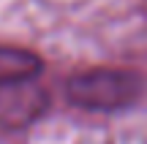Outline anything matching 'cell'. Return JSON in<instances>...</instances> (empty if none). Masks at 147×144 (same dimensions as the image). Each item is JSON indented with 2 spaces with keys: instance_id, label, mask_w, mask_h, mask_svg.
Listing matches in <instances>:
<instances>
[{
  "instance_id": "1",
  "label": "cell",
  "mask_w": 147,
  "mask_h": 144,
  "mask_svg": "<svg viewBox=\"0 0 147 144\" xmlns=\"http://www.w3.org/2000/svg\"><path fill=\"white\" fill-rule=\"evenodd\" d=\"M65 95L74 106L90 112H117L142 95V76L123 68H95L74 74L65 82Z\"/></svg>"
},
{
  "instance_id": "2",
  "label": "cell",
  "mask_w": 147,
  "mask_h": 144,
  "mask_svg": "<svg viewBox=\"0 0 147 144\" xmlns=\"http://www.w3.org/2000/svg\"><path fill=\"white\" fill-rule=\"evenodd\" d=\"M49 109V92L36 79L0 84V128L19 131L33 125Z\"/></svg>"
},
{
  "instance_id": "3",
  "label": "cell",
  "mask_w": 147,
  "mask_h": 144,
  "mask_svg": "<svg viewBox=\"0 0 147 144\" xmlns=\"http://www.w3.org/2000/svg\"><path fill=\"white\" fill-rule=\"evenodd\" d=\"M41 68L44 65L38 54L16 46H0V84L19 82V79H36Z\"/></svg>"
}]
</instances>
